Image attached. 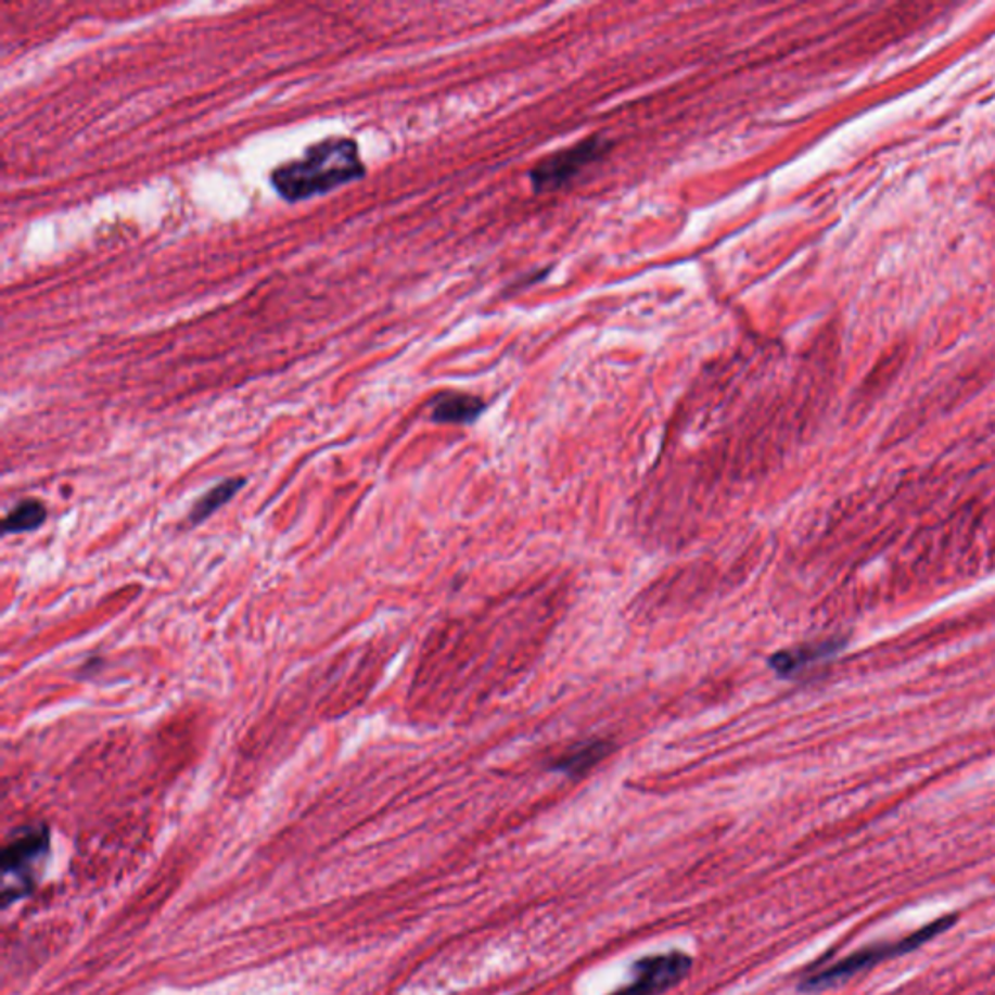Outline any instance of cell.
I'll return each mask as SVG.
<instances>
[{
  "label": "cell",
  "instance_id": "cell-1",
  "mask_svg": "<svg viewBox=\"0 0 995 995\" xmlns=\"http://www.w3.org/2000/svg\"><path fill=\"white\" fill-rule=\"evenodd\" d=\"M363 176L366 166L356 140L331 137L309 146L302 158L272 169L270 183L284 201L302 203Z\"/></svg>",
  "mask_w": 995,
  "mask_h": 995
},
{
  "label": "cell",
  "instance_id": "cell-2",
  "mask_svg": "<svg viewBox=\"0 0 995 995\" xmlns=\"http://www.w3.org/2000/svg\"><path fill=\"white\" fill-rule=\"evenodd\" d=\"M957 914H949V916H943L940 920L931 921L928 926H923L921 930L914 931L911 935L904 937V940L894 941V943H879V945H871V947L856 951L850 957L838 960L837 965L805 978L801 987L803 990H819V987L832 986L840 980H846V978L854 977V974L866 970V968L883 962L886 958L898 957V955H906L911 951L920 949L923 943H928L933 937H937L941 933L951 930L957 923Z\"/></svg>",
  "mask_w": 995,
  "mask_h": 995
},
{
  "label": "cell",
  "instance_id": "cell-3",
  "mask_svg": "<svg viewBox=\"0 0 995 995\" xmlns=\"http://www.w3.org/2000/svg\"><path fill=\"white\" fill-rule=\"evenodd\" d=\"M49 850V830L43 825L16 830L2 850V904L9 906L28 893L36 864Z\"/></svg>",
  "mask_w": 995,
  "mask_h": 995
},
{
  "label": "cell",
  "instance_id": "cell-4",
  "mask_svg": "<svg viewBox=\"0 0 995 995\" xmlns=\"http://www.w3.org/2000/svg\"><path fill=\"white\" fill-rule=\"evenodd\" d=\"M609 142L601 137H591V139L582 140L570 149L560 150L550 154L549 158L540 160L535 168L531 169V186L535 191H557L560 187L566 186L574 177L594 164L597 158H601L609 150Z\"/></svg>",
  "mask_w": 995,
  "mask_h": 995
},
{
  "label": "cell",
  "instance_id": "cell-5",
  "mask_svg": "<svg viewBox=\"0 0 995 995\" xmlns=\"http://www.w3.org/2000/svg\"><path fill=\"white\" fill-rule=\"evenodd\" d=\"M690 968L692 958L680 951L640 958L634 965L633 982L611 995H663L689 977Z\"/></svg>",
  "mask_w": 995,
  "mask_h": 995
},
{
  "label": "cell",
  "instance_id": "cell-6",
  "mask_svg": "<svg viewBox=\"0 0 995 995\" xmlns=\"http://www.w3.org/2000/svg\"><path fill=\"white\" fill-rule=\"evenodd\" d=\"M842 648H844V640H838V638L819 643H807V646H800V648H793V650L778 651L776 655L770 658L768 663L778 675L788 677V675H793L798 671L805 669L807 665L815 663V661L828 660V658L837 655Z\"/></svg>",
  "mask_w": 995,
  "mask_h": 995
},
{
  "label": "cell",
  "instance_id": "cell-7",
  "mask_svg": "<svg viewBox=\"0 0 995 995\" xmlns=\"http://www.w3.org/2000/svg\"><path fill=\"white\" fill-rule=\"evenodd\" d=\"M483 399L467 393H442L432 403V420L439 424H471L483 414Z\"/></svg>",
  "mask_w": 995,
  "mask_h": 995
},
{
  "label": "cell",
  "instance_id": "cell-8",
  "mask_svg": "<svg viewBox=\"0 0 995 995\" xmlns=\"http://www.w3.org/2000/svg\"><path fill=\"white\" fill-rule=\"evenodd\" d=\"M611 744L607 741H587V743L577 744L576 749L562 754L557 763H552V770L557 773L570 774V776H582L589 773L597 763H601L607 754L611 753Z\"/></svg>",
  "mask_w": 995,
  "mask_h": 995
},
{
  "label": "cell",
  "instance_id": "cell-9",
  "mask_svg": "<svg viewBox=\"0 0 995 995\" xmlns=\"http://www.w3.org/2000/svg\"><path fill=\"white\" fill-rule=\"evenodd\" d=\"M243 484H245V479H226L222 483L215 484L208 493L203 494V496L196 500L193 510L189 513V521H191L193 525L203 523L206 518H211L213 513L218 512L224 503L230 502L233 498V494H238V490L242 488Z\"/></svg>",
  "mask_w": 995,
  "mask_h": 995
},
{
  "label": "cell",
  "instance_id": "cell-10",
  "mask_svg": "<svg viewBox=\"0 0 995 995\" xmlns=\"http://www.w3.org/2000/svg\"><path fill=\"white\" fill-rule=\"evenodd\" d=\"M47 510L39 500H22L12 512L2 521L4 535L10 533H28L36 531L46 523Z\"/></svg>",
  "mask_w": 995,
  "mask_h": 995
}]
</instances>
